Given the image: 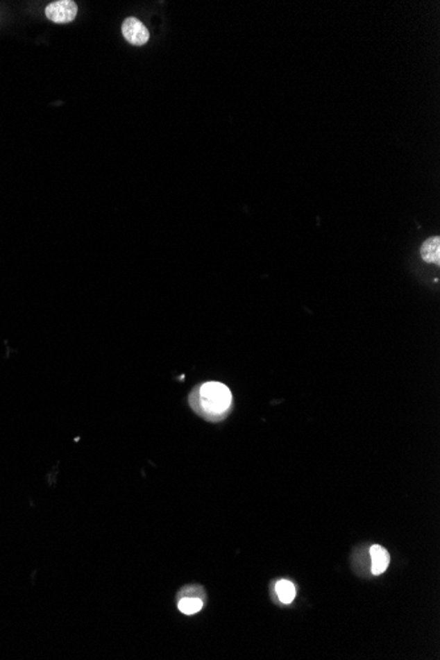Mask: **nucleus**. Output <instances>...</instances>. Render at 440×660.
<instances>
[{
    "label": "nucleus",
    "instance_id": "f257e3e1",
    "mask_svg": "<svg viewBox=\"0 0 440 660\" xmlns=\"http://www.w3.org/2000/svg\"><path fill=\"white\" fill-rule=\"evenodd\" d=\"M232 403L230 389L220 382H206L198 389L196 405L199 412L205 415L221 416L226 414Z\"/></svg>",
    "mask_w": 440,
    "mask_h": 660
},
{
    "label": "nucleus",
    "instance_id": "f03ea898",
    "mask_svg": "<svg viewBox=\"0 0 440 660\" xmlns=\"http://www.w3.org/2000/svg\"><path fill=\"white\" fill-rule=\"evenodd\" d=\"M77 4L71 0L53 1L45 10L46 17L56 24H66L73 22L77 16Z\"/></svg>",
    "mask_w": 440,
    "mask_h": 660
},
{
    "label": "nucleus",
    "instance_id": "7ed1b4c3",
    "mask_svg": "<svg viewBox=\"0 0 440 660\" xmlns=\"http://www.w3.org/2000/svg\"><path fill=\"white\" fill-rule=\"evenodd\" d=\"M121 32L124 39L135 46H142L148 42L149 32L143 23L136 17H128L121 26Z\"/></svg>",
    "mask_w": 440,
    "mask_h": 660
},
{
    "label": "nucleus",
    "instance_id": "20e7f679",
    "mask_svg": "<svg viewBox=\"0 0 440 660\" xmlns=\"http://www.w3.org/2000/svg\"><path fill=\"white\" fill-rule=\"evenodd\" d=\"M369 555H371V560H372V567H371L372 573L375 576L384 573L389 567V563H390V555H389L388 551L382 545L375 544V545L371 547Z\"/></svg>",
    "mask_w": 440,
    "mask_h": 660
},
{
    "label": "nucleus",
    "instance_id": "39448f33",
    "mask_svg": "<svg viewBox=\"0 0 440 660\" xmlns=\"http://www.w3.org/2000/svg\"><path fill=\"white\" fill-rule=\"evenodd\" d=\"M421 256L426 262L431 264H440V239L438 236L431 237L423 243L421 248Z\"/></svg>",
    "mask_w": 440,
    "mask_h": 660
},
{
    "label": "nucleus",
    "instance_id": "423d86ee",
    "mask_svg": "<svg viewBox=\"0 0 440 660\" xmlns=\"http://www.w3.org/2000/svg\"><path fill=\"white\" fill-rule=\"evenodd\" d=\"M276 592L282 604H291L297 595V589L294 584L287 582V580H281L276 584Z\"/></svg>",
    "mask_w": 440,
    "mask_h": 660
},
{
    "label": "nucleus",
    "instance_id": "0eeeda50",
    "mask_svg": "<svg viewBox=\"0 0 440 660\" xmlns=\"http://www.w3.org/2000/svg\"><path fill=\"white\" fill-rule=\"evenodd\" d=\"M203 608V600L199 597H183L178 601V609L181 610L183 614L192 616L198 611H201Z\"/></svg>",
    "mask_w": 440,
    "mask_h": 660
}]
</instances>
